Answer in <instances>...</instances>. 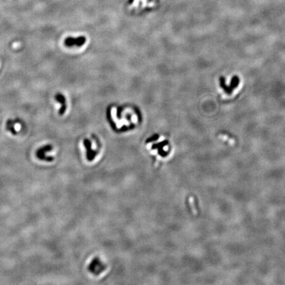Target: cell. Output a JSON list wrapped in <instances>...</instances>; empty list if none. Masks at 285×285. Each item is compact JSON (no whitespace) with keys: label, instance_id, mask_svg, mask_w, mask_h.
I'll use <instances>...</instances> for the list:
<instances>
[{"label":"cell","instance_id":"6da1fadb","mask_svg":"<svg viewBox=\"0 0 285 285\" xmlns=\"http://www.w3.org/2000/svg\"><path fill=\"white\" fill-rule=\"evenodd\" d=\"M53 147L51 145H44L42 147L39 148V149L36 151V157L38 159L46 162H52L54 160V157L52 156L46 155V153L52 151Z\"/></svg>","mask_w":285,"mask_h":285},{"label":"cell","instance_id":"7a4b0ae2","mask_svg":"<svg viewBox=\"0 0 285 285\" xmlns=\"http://www.w3.org/2000/svg\"><path fill=\"white\" fill-rule=\"evenodd\" d=\"M86 42V38L84 36H79L77 38L69 36L65 39L64 44L67 47L78 46L80 47Z\"/></svg>","mask_w":285,"mask_h":285},{"label":"cell","instance_id":"3957f363","mask_svg":"<svg viewBox=\"0 0 285 285\" xmlns=\"http://www.w3.org/2000/svg\"><path fill=\"white\" fill-rule=\"evenodd\" d=\"M55 99L58 103L61 104V108H60V110H59V114H60V116L64 115L67 109L66 97H65L64 95H63L62 93H58L55 96Z\"/></svg>","mask_w":285,"mask_h":285},{"label":"cell","instance_id":"277c9868","mask_svg":"<svg viewBox=\"0 0 285 285\" xmlns=\"http://www.w3.org/2000/svg\"><path fill=\"white\" fill-rule=\"evenodd\" d=\"M239 82H240V79H239L238 76L235 75L232 78L230 84V86L228 87V89H229V91H228V95H230L232 92H233L234 89H236L237 87L238 86Z\"/></svg>","mask_w":285,"mask_h":285},{"label":"cell","instance_id":"5b68a950","mask_svg":"<svg viewBox=\"0 0 285 285\" xmlns=\"http://www.w3.org/2000/svg\"><path fill=\"white\" fill-rule=\"evenodd\" d=\"M6 129L8 130L9 131H10L13 135H16L17 131L15 130L14 127V123L12 120H8L7 122V124H6Z\"/></svg>","mask_w":285,"mask_h":285},{"label":"cell","instance_id":"8992f818","mask_svg":"<svg viewBox=\"0 0 285 285\" xmlns=\"http://www.w3.org/2000/svg\"><path fill=\"white\" fill-rule=\"evenodd\" d=\"M220 84H221V87L224 89V91H225L226 93L228 94V87L226 84L225 82V78L224 77H220Z\"/></svg>","mask_w":285,"mask_h":285},{"label":"cell","instance_id":"52a82bcc","mask_svg":"<svg viewBox=\"0 0 285 285\" xmlns=\"http://www.w3.org/2000/svg\"><path fill=\"white\" fill-rule=\"evenodd\" d=\"M189 202H190V204L191 205V210H192L193 213L194 215H197V210H196V209H195V203H194V199H193V197H190V201H189Z\"/></svg>","mask_w":285,"mask_h":285},{"label":"cell","instance_id":"ba28073f","mask_svg":"<svg viewBox=\"0 0 285 285\" xmlns=\"http://www.w3.org/2000/svg\"><path fill=\"white\" fill-rule=\"evenodd\" d=\"M220 138H221L222 139H223V140L225 141H228L230 145H234L235 143L234 139H230L228 137V136L225 135H220Z\"/></svg>","mask_w":285,"mask_h":285}]
</instances>
